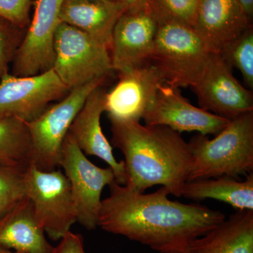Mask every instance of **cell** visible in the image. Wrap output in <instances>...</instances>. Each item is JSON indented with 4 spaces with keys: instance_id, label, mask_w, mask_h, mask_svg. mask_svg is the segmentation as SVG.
I'll use <instances>...</instances> for the list:
<instances>
[{
    "instance_id": "obj_31",
    "label": "cell",
    "mask_w": 253,
    "mask_h": 253,
    "mask_svg": "<svg viewBox=\"0 0 253 253\" xmlns=\"http://www.w3.org/2000/svg\"><path fill=\"white\" fill-rule=\"evenodd\" d=\"M99 1H120L121 0H99Z\"/></svg>"
},
{
    "instance_id": "obj_1",
    "label": "cell",
    "mask_w": 253,
    "mask_h": 253,
    "mask_svg": "<svg viewBox=\"0 0 253 253\" xmlns=\"http://www.w3.org/2000/svg\"><path fill=\"white\" fill-rule=\"evenodd\" d=\"M101 201L97 226L161 253L181 251L225 219L220 211L168 199L164 186L145 194L113 181Z\"/></svg>"
},
{
    "instance_id": "obj_24",
    "label": "cell",
    "mask_w": 253,
    "mask_h": 253,
    "mask_svg": "<svg viewBox=\"0 0 253 253\" xmlns=\"http://www.w3.org/2000/svg\"><path fill=\"white\" fill-rule=\"evenodd\" d=\"M27 170L0 164V217L27 197Z\"/></svg>"
},
{
    "instance_id": "obj_17",
    "label": "cell",
    "mask_w": 253,
    "mask_h": 253,
    "mask_svg": "<svg viewBox=\"0 0 253 253\" xmlns=\"http://www.w3.org/2000/svg\"><path fill=\"white\" fill-rule=\"evenodd\" d=\"M125 11L121 1L64 0L60 20L96 38L110 49L115 26Z\"/></svg>"
},
{
    "instance_id": "obj_2",
    "label": "cell",
    "mask_w": 253,
    "mask_h": 253,
    "mask_svg": "<svg viewBox=\"0 0 253 253\" xmlns=\"http://www.w3.org/2000/svg\"><path fill=\"white\" fill-rule=\"evenodd\" d=\"M109 121L111 146L124 155L126 185L141 193L161 185L181 197L193 157L180 133L168 126H143L140 121Z\"/></svg>"
},
{
    "instance_id": "obj_14",
    "label": "cell",
    "mask_w": 253,
    "mask_h": 253,
    "mask_svg": "<svg viewBox=\"0 0 253 253\" xmlns=\"http://www.w3.org/2000/svg\"><path fill=\"white\" fill-rule=\"evenodd\" d=\"M158 24L144 7L123 13L113 30L110 49L113 71L123 72L149 63Z\"/></svg>"
},
{
    "instance_id": "obj_29",
    "label": "cell",
    "mask_w": 253,
    "mask_h": 253,
    "mask_svg": "<svg viewBox=\"0 0 253 253\" xmlns=\"http://www.w3.org/2000/svg\"><path fill=\"white\" fill-rule=\"evenodd\" d=\"M236 1L239 2L250 21L253 22V0H236Z\"/></svg>"
},
{
    "instance_id": "obj_18",
    "label": "cell",
    "mask_w": 253,
    "mask_h": 253,
    "mask_svg": "<svg viewBox=\"0 0 253 253\" xmlns=\"http://www.w3.org/2000/svg\"><path fill=\"white\" fill-rule=\"evenodd\" d=\"M44 231L35 216L31 200L20 201L0 217V247L17 253H52Z\"/></svg>"
},
{
    "instance_id": "obj_7",
    "label": "cell",
    "mask_w": 253,
    "mask_h": 253,
    "mask_svg": "<svg viewBox=\"0 0 253 253\" xmlns=\"http://www.w3.org/2000/svg\"><path fill=\"white\" fill-rule=\"evenodd\" d=\"M26 196L35 216L50 239L61 240L78 221L71 186L58 168L43 171L32 166L26 172Z\"/></svg>"
},
{
    "instance_id": "obj_28",
    "label": "cell",
    "mask_w": 253,
    "mask_h": 253,
    "mask_svg": "<svg viewBox=\"0 0 253 253\" xmlns=\"http://www.w3.org/2000/svg\"><path fill=\"white\" fill-rule=\"evenodd\" d=\"M120 1L124 5L126 11L142 9L144 7L146 0H121Z\"/></svg>"
},
{
    "instance_id": "obj_20",
    "label": "cell",
    "mask_w": 253,
    "mask_h": 253,
    "mask_svg": "<svg viewBox=\"0 0 253 253\" xmlns=\"http://www.w3.org/2000/svg\"><path fill=\"white\" fill-rule=\"evenodd\" d=\"M181 196L198 201L217 200L237 211H253V172L246 176L244 181L229 176L187 181Z\"/></svg>"
},
{
    "instance_id": "obj_27",
    "label": "cell",
    "mask_w": 253,
    "mask_h": 253,
    "mask_svg": "<svg viewBox=\"0 0 253 253\" xmlns=\"http://www.w3.org/2000/svg\"><path fill=\"white\" fill-rule=\"evenodd\" d=\"M52 253H86L83 237L80 234L68 231L60 240L59 245L54 247Z\"/></svg>"
},
{
    "instance_id": "obj_30",
    "label": "cell",
    "mask_w": 253,
    "mask_h": 253,
    "mask_svg": "<svg viewBox=\"0 0 253 253\" xmlns=\"http://www.w3.org/2000/svg\"><path fill=\"white\" fill-rule=\"evenodd\" d=\"M0 253H17L11 250L4 249V248L0 247Z\"/></svg>"
},
{
    "instance_id": "obj_11",
    "label": "cell",
    "mask_w": 253,
    "mask_h": 253,
    "mask_svg": "<svg viewBox=\"0 0 253 253\" xmlns=\"http://www.w3.org/2000/svg\"><path fill=\"white\" fill-rule=\"evenodd\" d=\"M64 0H36L31 24L12 60V75L35 76L52 68L55 35Z\"/></svg>"
},
{
    "instance_id": "obj_19",
    "label": "cell",
    "mask_w": 253,
    "mask_h": 253,
    "mask_svg": "<svg viewBox=\"0 0 253 253\" xmlns=\"http://www.w3.org/2000/svg\"><path fill=\"white\" fill-rule=\"evenodd\" d=\"M182 253H253V211H237L207 234L193 240Z\"/></svg>"
},
{
    "instance_id": "obj_9",
    "label": "cell",
    "mask_w": 253,
    "mask_h": 253,
    "mask_svg": "<svg viewBox=\"0 0 253 253\" xmlns=\"http://www.w3.org/2000/svg\"><path fill=\"white\" fill-rule=\"evenodd\" d=\"M69 91L53 68L26 77L6 73L0 81V116L31 122Z\"/></svg>"
},
{
    "instance_id": "obj_6",
    "label": "cell",
    "mask_w": 253,
    "mask_h": 253,
    "mask_svg": "<svg viewBox=\"0 0 253 253\" xmlns=\"http://www.w3.org/2000/svg\"><path fill=\"white\" fill-rule=\"evenodd\" d=\"M54 52L52 68L70 90L113 71L109 48L66 23H60L56 31Z\"/></svg>"
},
{
    "instance_id": "obj_13",
    "label": "cell",
    "mask_w": 253,
    "mask_h": 253,
    "mask_svg": "<svg viewBox=\"0 0 253 253\" xmlns=\"http://www.w3.org/2000/svg\"><path fill=\"white\" fill-rule=\"evenodd\" d=\"M118 73L117 84L105 94V112L109 120L140 121L166 84L162 75L150 62Z\"/></svg>"
},
{
    "instance_id": "obj_3",
    "label": "cell",
    "mask_w": 253,
    "mask_h": 253,
    "mask_svg": "<svg viewBox=\"0 0 253 253\" xmlns=\"http://www.w3.org/2000/svg\"><path fill=\"white\" fill-rule=\"evenodd\" d=\"M193 157L189 180L253 172V111L240 115L210 139L198 134L188 142Z\"/></svg>"
},
{
    "instance_id": "obj_22",
    "label": "cell",
    "mask_w": 253,
    "mask_h": 253,
    "mask_svg": "<svg viewBox=\"0 0 253 253\" xmlns=\"http://www.w3.org/2000/svg\"><path fill=\"white\" fill-rule=\"evenodd\" d=\"M199 0H146L144 8L158 23L175 22L194 27Z\"/></svg>"
},
{
    "instance_id": "obj_12",
    "label": "cell",
    "mask_w": 253,
    "mask_h": 253,
    "mask_svg": "<svg viewBox=\"0 0 253 253\" xmlns=\"http://www.w3.org/2000/svg\"><path fill=\"white\" fill-rule=\"evenodd\" d=\"M143 120L146 126H168L179 133L198 131L203 135L214 136L230 121L193 106L181 95L179 88L167 84L159 86Z\"/></svg>"
},
{
    "instance_id": "obj_26",
    "label": "cell",
    "mask_w": 253,
    "mask_h": 253,
    "mask_svg": "<svg viewBox=\"0 0 253 253\" xmlns=\"http://www.w3.org/2000/svg\"><path fill=\"white\" fill-rule=\"evenodd\" d=\"M31 6V0H0V17L23 28L28 24Z\"/></svg>"
},
{
    "instance_id": "obj_23",
    "label": "cell",
    "mask_w": 253,
    "mask_h": 253,
    "mask_svg": "<svg viewBox=\"0 0 253 253\" xmlns=\"http://www.w3.org/2000/svg\"><path fill=\"white\" fill-rule=\"evenodd\" d=\"M220 54L242 75L250 90L253 89V26L229 44Z\"/></svg>"
},
{
    "instance_id": "obj_5",
    "label": "cell",
    "mask_w": 253,
    "mask_h": 253,
    "mask_svg": "<svg viewBox=\"0 0 253 253\" xmlns=\"http://www.w3.org/2000/svg\"><path fill=\"white\" fill-rule=\"evenodd\" d=\"M106 78H98L71 89L59 102L26 123L33 146V166L43 171L60 168L63 141L73 121L89 95L96 88L104 85Z\"/></svg>"
},
{
    "instance_id": "obj_25",
    "label": "cell",
    "mask_w": 253,
    "mask_h": 253,
    "mask_svg": "<svg viewBox=\"0 0 253 253\" xmlns=\"http://www.w3.org/2000/svg\"><path fill=\"white\" fill-rule=\"evenodd\" d=\"M19 31L0 23V81L8 73L9 63L23 38Z\"/></svg>"
},
{
    "instance_id": "obj_32",
    "label": "cell",
    "mask_w": 253,
    "mask_h": 253,
    "mask_svg": "<svg viewBox=\"0 0 253 253\" xmlns=\"http://www.w3.org/2000/svg\"><path fill=\"white\" fill-rule=\"evenodd\" d=\"M182 253L179 252V251H174V252H170V253Z\"/></svg>"
},
{
    "instance_id": "obj_21",
    "label": "cell",
    "mask_w": 253,
    "mask_h": 253,
    "mask_svg": "<svg viewBox=\"0 0 253 253\" xmlns=\"http://www.w3.org/2000/svg\"><path fill=\"white\" fill-rule=\"evenodd\" d=\"M0 164L24 170L33 166V146L24 121L0 116Z\"/></svg>"
},
{
    "instance_id": "obj_4",
    "label": "cell",
    "mask_w": 253,
    "mask_h": 253,
    "mask_svg": "<svg viewBox=\"0 0 253 253\" xmlns=\"http://www.w3.org/2000/svg\"><path fill=\"white\" fill-rule=\"evenodd\" d=\"M211 54L194 28L161 23L149 62L160 71L166 84L191 87L202 74Z\"/></svg>"
},
{
    "instance_id": "obj_10",
    "label": "cell",
    "mask_w": 253,
    "mask_h": 253,
    "mask_svg": "<svg viewBox=\"0 0 253 253\" xmlns=\"http://www.w3.org/2000/svg\"><path fill=\"white\" fill-rule=\"evenodd\" d=\"M232 66L220 54H210L202 74L191 89L201 109L231 121L253 111V91L234 77Z\"/></svg>"
},
{
    "instance_id": "obj_8",
    "label": "cell",
    "mask_w": 253,
    "mask_h": 253,
    "mask_svg": "<svg viewBox=\"0 0 253 253\" xmlns=\"http://www.w3.org/2000/svg\"><path fill=\"white\" fill-rule=\"evenodd\" d=\"M60 167L69 181L78 222L88 230L94 229L103 190L116 181L112 169L95 166L69 133L63 141Z\"/></svg>"
},
{
    "instance_id": "obj_15",
    "label": "cell",
    "mask_w": 253,
    "mask_h": 253,
    "mask_svg": "<svg viewBox=\"0 0 253 253\" xmlns=\"http://www.w3.org/2000/svg\"><path fill=\"white\" fill-rule=\"evenodd\" d=\"M236 0H199L194 28L212 54H221L252 26Z\"/></svg>"
},
{
    "instance_id": "obj_16",
    "label": "cell",
    "mask_w": 253,
    "mask_h": 253,
    "mask_svg": "<svg viewBox=\"0 0 253 253\" xmlns=\"http://www.w3.org/2000/svg\"><path fill=\"white\" fill-rule=\"evenodd\" d=\"M106 91L104 85L100 86L89 95L68 133L84 154L96 156L107 163L114 173L116 182L126 185L124 161H116L113 146L105 136L101 126V116L105 112Z\"/></svg>"
}]
</instances>
